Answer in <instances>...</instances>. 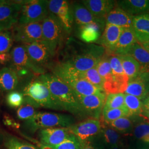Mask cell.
I'll list each match as a JSON object with an SVG mask.
<instances>
[{"label": "cell", "mask_w": 149, "mask_h": 149, "mask_svg": "<svg viewBox=\"0 0 149 149\" xmlns=\"http://www.w3.org/2000/svg\"><path fill=\"white\" fill-rule=\"evenodd\" d=\"M38 78L48 87L63 111L74 115L84 113L76 93L64 81L49 73L41 74Z\"/></svg>", "instance_id": "obj_1"}, {"label": "cell", "mask_w": 149, "mask_h": 149, "mask_svg": "<svg viewBox=\"0 0 149 149\" xmlns=\"http://www.w3.org/2000/svg\"><path fill=\"white\" fill-rule=\"evenodd\" d=\"M22 93L24 98V103L32 105L36 108L63 111L55 101L48 87L38 78L31 80L25 84Z\"/></svg>", "instance_id": "obj_2"}, {"label": "cell", "mask_w": 149, "mask_h": 149, "mask_svg": "<svg viewBox=\"0 0 149 149\" xmlns=\"http://www.w3.org/2000/svg\"><path fill=\"white\" fill-rule=\"evenodd\" d=\"M79 72L80 71L74 69L68 61L57 64L53 71V74L70 86L76 95L90 96L105 92L81 79Z\"/></svg>", "instance_id": "obj_3"}, {"label": "cell", "mask_w": 149, "mask_h": 149, "mask_svg": "<svg viewBox=\"0 0 149 149\" xmlns=\"http://www.w3.org/2000/svg\"><path fill=\"white\" fill-rule=\"evenodd\" d=\"M75 124L74 117L70 114L51 112H37L24 121V128L33 133L40 129L50 128H69Z\"/></svg>", "instance_id": "obj_4"}, {"label": "cell", "mask_w": 149, "mask_h": 149, "mask_svg": "<svg viewBox=\"0 0 149 149\" xmlns=\"http://www.w3.org/2000/svg\"><path fill=\"white\" fill-rule=\"evenodd\" d=\"M42 41L54 56L59 50L66 32L61 22L51 13L42 22Z\"/></svg>", "instance_id": "obj_5"}, {"label": "cell", "mask_w": 149, "mask_h": 149, "mask_svg": "<svg viewBox=\"0 0 149 149\" xmlns=\"http://www.w3.org/2000/svg\"><path fill=\"white\" fill-rule=\"evenodd\" d=\"M112 68V76L104 81L103 89L108 94L124 93L127 88L129 79L123 68L121 60L119 56L109 55Z\"/></svg>", "instance_id": "obj_6"}, {"label": "cell", "mask_w": 149, "mask_h": 149, "mask_svg": "<svg viewBox=\"0 0 149 149\" xmlns=\"http://www.w3.org/2000/svg\"><path fill=\"white\" fill-rule=\"evenodd\" d=\"M105 48L101 46L91 45L84 53L76 54L68 61L74 69L84 72L96 67L97 64L106 53Z\"/></svg>", "instance_id": "obj_7"}, {"label": "cell", "mask_w": 149, "mask_h": 149, "mask_svg": "<svg viewBox=\"0 0 149 149\" xmlns=\"http://www.w3.org/2000/svg\"><path fill=\"white\" fill-rule=\"evenodd\" d=\"M49 13L48 1L28 0L22 6L18 23L41 22L48 17Z\"/></svg>", "instance_id": "obj_8"}, {"label": "cell", "mask_w": 149, "mask_h": 149, "mask_svg": "<svg viewBox=\"0 0 149 149\" xmlns=\"http://www.w3.org/2000/svg\"><path fill=\"white\" fill-rule=\"evenodd\" d=\"M102 128L101 121L96 118H88L70 127V132L79 140L81 143L91 142L97 136Z\"/></svg>", "instance_id": "obj_9"}, {"label": "cell", "mask_w": 149, "mask_h": 149, "mask_svg": "<svg viewBox=\"0 0 149 149\" xmlns=\"http://www.w3.org/2000/svg\"><path fill=\"white\" fill-rule=\"evenodd\" d=\"M13 40L28 44L42 40V24L41 22L17 24L12 32Z\"/></svg>", "instance_id": "obj_10"}, {"label": "cell", "mask_w": 149, "mask_h": 149, "mask_svg": "<svg viewBox=\"0 0 149 149\" xmlns=\"http://www.w3.org/2000/svg\"><path fill=\"white\" fill-rule=\"evenodd\" d=\"M27 1H6L0 4V26L6 30L11 29L18 23L22 6Z\"/></svg>", "instance_id": "obj_11"}, {"label": "cell", "mask_w": 149, "mask_h": 149, "mask_svg": "<svg viewBox=\"0 0 149 149\" xmlns=\"http://www.w3.org/2000/svg\"><path fill=\"white\" fill-rule=\"evenodd\" d=\"M76 96L84 113H88L94 118L99 119L105 104L106 93L103 92L90 96Z\"/></svg>", "instance_id": "obj_12"}, {"label": "cell", "mask_w": 149, "mask_h": 149, "mask_svg": "<svg viewBox=\"0 0 149 149\" xmlns=\"http://www.w3.org/2000/svg\"><path fill=\"white\" fill-rule=\"evenodd\" d=\"M48 3L49 12L59 19L66 33H70L74 19L69 3L65 0H50Z\"/></svg>", "instance_id": "obj_13"}, {"label": "cell", "mask_w": 149, "mask_h": 149, "mask_svg": "<svg viewBox=\"0 0 149 149\" xmlns=\"http://www.w3.org/2000/svg\"><path fill=\"white\" fill-rule=\"evenodd\" d=\"M10 53L12 65L30 70L34 74H39V76L45 74V70L44 68L32 62L23 44L15 47Z\"/></svg>", "instance_id": "obj_14"}, {"label": "cell", "mask_w": 149, "mask_h": 149, "mask_svg": "<svg viewBox=\"0 0 149 149\" xmlns=\"http://www.w3.org/2000/svg\"><path fill=\"white\" fill-rule=\"evenodd\" d=\"M23 45L32 62L41 68H44L48 65L53 57L47 46L42 40Z\"/></svg>", "instance_id": "obj_15"}, {"label": "cell", "mask_w": 149, "mask_h": 149, "mask_svg": "<svg viewBox=\"0 0 149 149\" xmlns=\"http://www.w3.org/2000/svg\"><path fill=\"white\" fill-rule=\"evenodd\" d=\"M71 135L69 128H50L40 129L38 135L41 144L48 146L62 143Z\"/></svg>", "instance_id": "obj_16"}, {"label": "cell", "mask_w": 149, "mask_h": 149, "mask_svg": "<svg viewBox=\"0 0 149 149\" xmlns=\"http://www.w3.org/2000/svg\"><path fill=\"white\" fill-rule=\"evenodd\" d=\"M124 93L144 101L149 95V70H142L138 77L129 81Z\"/></svg>", "instance_id": "obj_17"}, {"label": "cell", "mask_w": 149, "mask_h": 149, "mask_svg": "<svg viewBox=\"0 0 149 149\" xmlns=\"http://www.w3.org/2000/svg\"><path fill=\"white\" fill-rule=\"evenodd\" d=\"M71 7L73 19L79 27L92 23L106 26V22L105 18H98L94 16L81 2L74 3Z\"/></svg>", "instance_id": "obj_18"}, {"label": "cell", "mask_w": 149, "mask_h": 149, "mask_svg": "<svg viewBox=\"0 0 149 149\" xmlns=\"http://www.w3.org/2000/svg\"><path fill=\"white\" fill-rule=\"evenodd\" d=\"M123 29L112 24H106L98 41L102 47L105 48L108 55H113Z\"/></svg>", "instance_id": "obj_19"}, {"label": "cell", "mask_w": 149, "mask_h": 149, "mask_svg": "<svg viewBox=\"0 0 149 149\" xmlns=\"http://www.w3.org/2000/svg\"><path fill=\"white\" fill-rule=\"evenodd\" d=\"M81 2L98 18H106L117 6V1L114 0H83Z\"/></svg>", "instance_id": "obj_20"}, {"label": "cell", "mask_w": 149, "mask_h": 149, "mask_svg": "<svg viewBox=\"0 0 149 149\" xmlns=\"http://www.w3.org/2000/svg\"><path fill=\"white\" fill-rule=\"evenodd\" d=\"M132 29L139 43L149 42V13L134 16Z\"/></svg>", "instance_id": "obj_21"}, {"label": "cell", "mask_w": 149, "mask_h": 149, "mask_svg": "<svg viewBox=\"0 0 149 149\" xmlns=\"http://www.w3.org/2000/svg\"><path fill=\"white\" fill-rule=\"evenodd\" d=\"M19 80L16 71L10 67H4L0 70V93H9L16 90Z\"/></svg>", "instance_id": "obj_22"}, {"label": "cell", "mask_w": 149, "mask_h": 149, "mask_svg": "<svg viewBox=\"0 0 149 149\" xmlns=\"http://www.w3.org/2000/svg\"><path fill=\"white\" fill-rule=\"evenodd\" d=\"M117 6L132 16H138L149 13V0H120Z\"/></svg>", "instance_id": "obj_23"}, {"label": "cell", "mask_w": 149, "mask_h": 149, "mask_svg": "<svg viewBox=\"0 0 149 149\" xmlns=\"http://www.w3.org/2000/svg\"><path fill=\"white\" fill-rule=\"evenodd\" d=\"M134 17L116 6L105 18L106 24L122 28H132Z\"/></svg>", "instance_id": "obj_24"}, {"label": "cell", "mask_w": 149, "mask_h": 149, "mask_svg": "<svg viewBox=\"0 0 149 149\" xmlns=\"http://www.w3.org/2000/svg\"><path fill=\"white\" fill-rule=\"evenodd\" d=\"M97 136L100 137L102 148L113 149L121 147L120 134L109 126L102 127L101 131Z\"/></svg>", "instance_id": "obj_25"}, {"label": "cell", "mask_w": 149, "mask_h": 149, "mask_svg": "<svg viewBox=\"0 0 149 149\" xmlns=\"http://www.w3.org/2000/svg\"><path fill=\"white\" fill-rule=\"evenodd\" d=\"M137 42L132 28H123L113 55H127L130 48Z\"/></svg>", "instance_id": "obj_26"}, {"label": "cell", "mask_w": 149, "mask_h": 149, "mask_svg": "<svg viewBox=\"0 0 149 149\" xmlns=\"http://www.w3.org/2000/svg\"><path fill=\"white\" fill-rule=\"evenodd\" d=\"M105 27L99 24L92 23L79 27L80 39L86 43L96 42L101 37Z\"/></svg>", "instance_id": "obj_27"}, {"label": "cell", "mask_w": 149, "mask_h": 149, "mask_svg": "<svg viewBox=\"0 0 149 149\" xmlns=\"http://www.w3.org/2000/svg\"><path fill=\"white\" fill-rule=\"evenodd\" d=\"M127 55L133 58L140 65L142 70H149V52L142 44L137 42L130 48Z\"/></svg>", "instance_id": "obj_28"}, {"label": "cell", "mask_w": 149, "mask_h": 149, "mask_svg": "<svg viewBox=\"0 0 149 149\" xmlns=\"http://www.w3.org/2000/svg\"><path fill=\"white\" fill-rule=\"evenodd\" d=\"M119 57L121 60L124 71L127 75L129 81L135 79L141 72L142 68L140 65L133 58L128 55H120Z\"/></svg>", "instance_id": "obj_29"}, {"label": "cell", "mask_w": 149, "mask_h": 149, "mask_svg": "<svg viewBox=\"0 0 149 149\" xmlns=\"http://www.w3.org/2000/svg\"><path fill=\"white\" fill-rule=\"evenodd\" d=\"M125 106L130 117L141 116L143 103V101L138 97L125 94Z\"/></svg>", "instance_id": "obj_30"}, {"label": "cell", "mask_w": 149, "mask_h": 149, "mask_svg": "<svg viewBox=\"0 0 149 149\" xmlns=\"http://www.w3.org/2000/svg\"><path fill=\"white\" fill-rule=\"evenodd\" d=\"M132 117L120 118L108 124V125L119 133H129L133 130L134 121Z\"/></svg>", "instance_id": "obj_31"}, {"label": "cell", "mask_w": 149, "mask_h": 149, "mask_svg": "<svg viewBox=\"0 0 149 149\" xmlns=\"http://www.w3.org/2000/svg\"><path fill=\"white\" fill-rule=\"evenodd\" d=\"M80 77L87 81L96 87L104 91L103 86L104 81L100 75L95 68L87 70L84 72H80Z\"/></svg>", "instance_id": "obj_32"}, {"label": "cell", "mask_w": 149, "mask_h": 149, "mask_svg": "<svg viewBox=\"0 0 149 149\" xmlns=\"http://www.w3.org/2000/svg\"><path fill=\"white\" fill-rule=\"evenodd\" d=\"M116 108H122L127 109L125 106L124 93L107 95L106 100L103 108V110Z\"/></svg>", "instance_id": "obj_33"}, {"label": "cell", "mask_w": 149, "mask_h": 149, "mask_svg": "<svg viewBox=\"0 0 149 149\" xmlns=\"http://www.w3.org/2000/svg\"><path fill=\"white\" fill-rule=\"evenodd\" d=\"M5 146L6 149H38L31 143L11 135L6 137Z\"/></svg>", "instance_id": "obj_34"}, {"label": "cell", "mask_w": 149, "mask_h": 149, "mask_svg": "<svg viewBox=\"0 0 149 149\" xmlns=\"http://www.w3.org/2000/svg\"><path fill=\"white\" fill-rule=\"evenodd\" d=\"M102 78L105 81L112 74V68L109 61V55L106 53L95 67Z\"/></svg>", "instance_id": "obj_35"}, {"label": "cell", "mask_w": 149, "mask_h": 149, "mask_svg": "<svg viewBox=\"0 0 149 149\" xmlns=\"http://www.w3.org/2000/svg\"><path fill=\"white\" fill-rule=\"evenodd\" d=\"M102 114L104 122L108 124L120 118L130 117L127 109L122 108L103 110Z\"/></svg>", "instance_id": "obj_36"}, {"label": "cell", "mask_w": 149, "mask_h": 149, "mask_svg": "<svg viewBox=\"0 0 149 149\" xmlns=\"http://www.w3.org/2000/svg\"><path fill=\"white\" fill-rule=\"evenodd\" d=\"M13 41L12 32L5 30L0 32V55L10 52Z\"/></svg>", "instance_id": "obj_37"}, {"label": "cell", "mask_w": 149, "mask_h": 149, "mask_svg": "<svg viewBox=\"0 0 149 149\" xmlns=\"http://www.w3.org/2000/svg\"><path fill=\"white\" fill-rule=\"evenodd\" d=\"M134 136L139 140L146 143H149V123H138L134 127Z\"/></svg>", "instance_id": "obj_38"}, {"label": "cell", "mask_w": 149, "mask_h": 149, "mask_svg": "<svg viewBox=\"0 0 149 149\" xmlns=\"http://www.w3.org/2000/svg\"><path fill=\"white\" fill-rule=\"evenodd\" d=\"M6 101L7 105L13 108H18L24 103V98L22 92L13 91L7 94Z\"/></svg>", "instance_id": "obj_39"}, {"label": "cell", "mask_w": 149, "mask_h": 149, "mask_svg": "<svg viewBox=\"0 0 149 149\" xmlns=\"http://www.w3.org/2000/svg\"><path fill=\"white\" fill-rule=\"evenodd\" d=\"M36 109L32 105L24 103L18 108L16 112L17 116L19 119L26 121L33 117L37 113Z\"/></svg>", "instance_id": "obj_40"}, {"label": "cell", "mask_w": 149, "mask_h": 149, "mask_svg": "<svg viewBox=\"0 0 149 149\" xmlns=\"http://www.w3.org/2000/svg\"><path fill=\"white\" fill-rule=\"evenodd\" d=\"M49 147L52 149H81V144L74 135L71 134L69 137L62 143Z\"/></svg>", "instance_id": "obj_41"}, {"label": "cell", "mask_w": 149, "mask_h": 149, "mask_svg": "<svg viewBox=\"0 0 149 149\" xmlns=\"http://www.w3.org/2000/svg\"><path fill=\"white\" fill-rule=\"evenodd\" d=\"M143 115L145 117L149 119V95L148 96L144 101H143Z\"/></svg>", "instance_id": "obj_42"}, {"label": "cell", "mask_w": 149, "mask_h": 149, "mask_svg": "<svg viewBox=\"0 0 149 149\" xmlns=\"http://www.w3.org/2000/svg\"><path fill=\"white\" fill-rule=\"evenodd\" d=\"M11 60V53H6L0 55V64L5 65Z\"/></svg>", "instance_id": "obj_43"}, {"label": "cell", "mask_w": 149, "mask_h": 149, "mask_svg": "<svg viewBox=\"0 0 149 149\" xmlns=\"http://www.w3.org/2000/svg\"><path fill=\"white\" fill-rule=\"evenodd\" d=\"M3 123L5 125L7 126H12L13 127L15 122L11 117H10L9 115H5L3 118Z\"/></svg>", "instance_id": "obj_44"}, {"label": "cell", "mask_w": 149, "mask_h": 149, "mask_svg": "<svg viewBox=\"0 0 149 149\" xmlns=\"http://www.w3.org/2000/svg\"><path fill=\"white\" fill-rule=\"evenodd\" d=\"M81 144V149H96V147L91 142H86Z\"/></svg>", "instance_id": "obj_45"}, {"label": "cell", "mask_w": 149, "mask_h": 149, "mask_svg": "<svg viewBox=\"0 0 149 149\" xmlns=\"http://www.w3.org/2000/svg\"><path fill=\"white\" fill-rule=\"evenodd\" d=\"M142 45H143V46L144 47V48L146 49L149 52V42L142 44Z\"/></svg>", "instance_id": "obj_46"}, {"label": "cell", "mask_w": 149, "mask_h": 149, "mask_svg": "<svg viewBox=\"0 0 149 149\" xmlns=\"http://www.w3.org/2000/svg\"><path fill=\"white\" fill-rule=\"evenodd\" d=\"M40 148H41V149H52L49 146L44 145H42V144H40Z\"/></svg>", "instance_id": "obj_47"}, {"label": "cell", "mask_w": 149, "mask_h": 149, "mask_svg": "<svg viewBox=\"0 0 149 149\" xmlns=\"http://www.w3.org/2000/svg\"><path fill=\"white\" fill-rule=\"evenodd\" d=\"M5 30H6V29L0 26V32H2V31H5Z\"/></svg>", "instance_id": "obj_48"}, {"label": "cell", "mask_w": 149, "mask_h": 149, "mask_svg": "<svg viewBox=\"0 0 149 149\" xmlns=\"http://www.w3.org/2000/svg\"><path fill=\"white\" fill-rule=\"evenodd\" d=\"M5 0H0V4H2L5 2Z\"/></svg>", "instance_id": "obj_49"}, {"label": "cell", "mask_w": 149, "mask_h": 149, "mask_svg": "<svg viewBox=\"0 0 149 149\" xmlns=\"http://www.w3.org/2000/svg\"><path fill=\"white\" fill-rule=\"evenodd\" d=\"M120 148H121V147H119V148H114V149H120Z\"/></svg>", "instance_id": "obj_50"}]
</instances>
